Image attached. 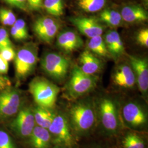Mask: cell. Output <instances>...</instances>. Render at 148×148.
Returning a JSON list of instances; mask_svg holds the SVG:
<instances>
[{"mask_svg":"<svg viewBox=\"0 0 148 148\" xmlns=\"http://www.w3.org/2000/svg\"><path fill=\"white\" fill-rule=\"evenodd\" d=\"M75 136L86 137L97 128L95 103L90 99H78L65 112Z\"/></svg>","mask_w":148,"mask_h":148,"instance_id":"6da1fadb","label":"cell"},{"mask_svg":"<svg viewBox=\"0 0 148 148\" xmlns=\"http://www.w3.org/2000/svg\"><path fill=\"white\" fill-rule=\"evenodd\" d=\"M95 103L97 127L106 137L119 136L123 130L121 118V106L116 99L104 96Z\"/></svg>","mask_w":148,"mask_h":148,"instance_id":"7a4b0ae2","label":"cell"},{"mask_svg":"<svg viewBox=\"0 0 148 148\" xmlns=\"http://www.w3.org/2000/svg\"><path fill=\"white\" fill-rule=\"evenodd\" d=\"M98 82L95 75L84 73L79 65H75L65 86V95L71 101H76L95 89Z\"/></svg>","mask_w":148,"mask_h":148,"instance_id":"3957f363","label":"cell"},{"mask_svg":"<svg viewBox=\"0 0 148 148\" xmlns=\"http://www.w3.org/2000/svg\"><path fill=\"white\" fill-rule=\"evenodd\" d=\"M121 118L123 127L145 132L148 126V114L144 106L137 101H128L121 106Z\"/></svg>","mask_w":148,"mask_h":148,"instance_id":"277c9868","label":"cell"},{"mask_svg":"<svg viewBox=\"0 0 148 148\" xmlns=\"http://www.w3.org/2000/svg\"><path fill=\"white\" fill-rule=\"evenodd\" d=\"M29 90L37 106L54 108L60 88L48 79L37 77L30 82Z\"/></svg>","mask_w":148,"mask_h":148,"instance_id":"5b68a950","label":"cell"},{"mask_svg":"<svg viewBox=\"0 0 148 148\" xmlns=\"http://www.w3.org/2000/svg\"><path fill=\"white\" fill-rule=\"evenodd\" d=\"M48 130L51 134L52 145L76 147L79 139L74 133L65 112H57Z\"/></svg>","mask_w":148,"mask_h":148,"instance_id":"8992f818","label":"cell"},{"mask_svg":"<svg viewBox=\"0 0 148 148\" xmlns=\"http://www.w3.org/2000/svg\"><path fill=\"white\" fill-rule=\"evenodd\" d=\"M38 49L35 45L30 43L21 47L16 53L14 66L16 78L21 80L32 74L38 62Z\"/></svg>","mask_w":148,"mask_h":148,"instance_id":"52a82bcc","label":"cell"},{"mask_svg":"<svg viewBox=\"0 0 148 148\" xmlns=\"http://www.w3.org/2000/svg\"><path fill=\"white\" fill-rule=\"evenodd\" d=\"M41 66L43 71L53 80L62 82L69 71L70 61L65 56L56 52H49L41 59Z\"/></svg>","mask_w":148,"mask_h":148,"instance_id":"ba28073f","label":"cell"},{"mask_svg":"<svg viewBox=\"0 0 148 148\" xmlns=\"http://www.w3.org/2000/svg\"><path fill=\"white\" fill-rule=\"evenodd\" d=\"M36 126L32 108L26 106L18 111L10 127L16 137L27 139Z\"/></svg>","mask_w":148,"mask_h":148,"instance_id":"9c48e42d","label":"cell"},{"mask_svg":"<svg viewBox=\"0 0 148 148\" xmlns=\"http://www.w3.org/2000/svg\"><path fill=\"white\" fill-rule=\"evenodd\" d=\"M21 106V95L18 90L9 87L0 92V119L15 116Z\"/></svg>","mask_w":148,"mask_h":148,"instance_id":"30bf717a","label":"cell"},{"mask_svg":"<svg viewBox=\"0 0 148 148\" xmlns=\"http://www.w3.org/2000/svg\"><path fill=\"white\" fill-rule=\"evenodd\" d=\"M60 25L53 17L43 16L37 18L33 25L37 37L43 42L51 43L57 37Z\"/></svg>","mask_w":148,"mask_h":148,"instance_id":"8fae6325","label":"cell"},{"mask_svg":"<svg viewBox=\"0 0 148 148\" xmlns=\"http://www.w3.org/2000/svg\"><path fill=\"white\" fill-rule=\"evenodd\" d=\"M130 65L136 76V85L141 94L145 97L148 95V63L146 59L128 56Z\"/></svg>","mask_w":148,"mask_h":148,"instance_id":"7c38bea8","label":"cell"},{"mask_svg":"<svg viewBox=\"0 0 148 148\" xmlns=\"http://www.w3.org/2000/svg\"><path fill=\"white\" fill-rule=\"evenodd\" d=\"M70 21L82 34L89 38L102 35L104 30V26L94 17L76 16Z\"/></svg>","mask_w":148,"mask_h":148,"instance_id":"4fadbf2b","label":"cell"},{"mask_svg":"<svg viewBox=\"0 0 148 148\" xmlns=\"http://www.w3.org/2000/svg\"><path fill=\"white\" fill-rule=\"evenodd\" d=\"M111 79L116 87L125 90L132 89L136 85V79L130 65L122 64L113 71Z\"/></svg>","mask_w":148,"mask_h":148,"instance_id":"5bb4252c","label":"cell"},{"mask_svg":"<svg viewBox=\"0 0 148 148\" xmlns=\"http://www.w3.org/2000/svg\"><path fill=\"white\" fill-rule=\"evenodd\" d=\"M57 46L64 53H70L77 51L84 45V41L74 30H64L57 36Z\"/></svg>","mask_w":148,"mask_h":148,"instance_id":"9a60e30c","label":"cell"},{"mask_svg":"<svg viewBox=\"0 0 148 148\" xmlns=\"http://www.w3.org/2000/svg\"><path fill=\"white\" fill-rule=\"evenodd\" d=\"M29 148H51L53 145L48 129L36 126L27 139Z\"/></svg>","mask_w":148,"mask_h":148,"instance_id":"2e32d148","label":"cell"},{"mask_svg":"<svg viewBox=\"0 0 148 148\" xmlns=\"http://www.w3.org/2000/svg\"><path fill=\"white\" fill-rule=\"evenodd\" d=\"M79 63L80 65L79 66L80 69L85 73L91 75H95L102 68L101 60L88 49L80 54Z\"/></svg>","mask_w":148,"mask_h":148,"instance_id":"e0dca14e","label":"cell"},{"mask_svg":"<svg viewBox=\"0 0 148 148\" xmlns=\"http://www.w3.org/2000/svg\"><path fill=\"white\" fill-rule=\"evenodd\" d=\"M143 132L127 129L120 138L121 148H147V140Z\"/></svg>","mask_w":148,"mask_h":148,"instance_id":"ac0fdd59","label":"cell"},{"mask_svg":"<svg viewBox=\"0 0 148 148\" xmlns=\"http://www.w3.org/2000/svg\"><path fill=\"white\" fill-rule=\"evenodd\" d=\"M120 13L123 21L128 23L144 22L148 19L147 12L140 5H125L122 8Z\"/></svg>","mask_w":148,"mask_h":148,"instance_id":"d6986e66","label":"cell"},{"mask_svg":"<svg viewBox=\"0 0 148 148\" xmlns=\"http://www.w3.org/2000/svg\"><path fill=\"white\" fill-rule=\"evenodd\" d=\"M36 125L48 129L51 125L57 112L54 108H47L37 106L32 108Z\"/></svg>","mask_w":148,"mask_h":148,"instance_id":"ffe728a7","label":"cell"},{"mask_svg":"<svg viewBox=\"0 0 148 148\" xmlns=\"http://www.w3.org/2000/svg\"><path fill=\"white\" fill-rule=\"evenodd\" d=\"M88 50L96 56L101 57H108L110 54L106 47L102 35L90 38L87 43Z\"/></svg>","mask_w":148,"mask_h":148,"instance_id":"44dd1931","label":"cell"},{"mask_svg":"<svg viewBox=\"0 0 148 148\" xmlns=\"http://www.w3.org/2000/svg\"><path fill=\"white\" fill-rule=\"evenodd\" d=\"M99 20L112 27H120L122 23L121 13L111 8H106L99 14Z\"/></svg>","mask_w":148,"mask_h":148,"instance_id":"7402d4cb","label":"cell"},{"mask_svg":"<svg viewBox=\"0 0 148 148\" xmlns=\"http://www.w3.org/2000/svg\"><path fill=\"white\" fill-rule=\"evenodd\" d=\"M106 0H77L79 8L87 13H95L101 11L106 5Z\"/></svg>","mask_w":148,"mask_h":148,"instance_id":"603a6c76","label":"cell"},{"mask_svg":"<svg viewBox=\"0 0 148 148\" xmlns=\"http://www.w3.org/2000/svg\"><path fill=\"white\" fill-rule=\"evenodd\" d=\"M43 7L48 13L53 16H63L64 12L63 0H45Z\"/></svg>","mask_w":148,"mask_h":148,"instance_id":"cb8c5ba5","label":"cell"},{"mask_svg":"<svg viewBox=\"0 0 148 148\" xmlns=\"http://www.w3.org/2000/svg\"><path fill=\"white\" fill-rule=\"evenodd\" d=\"M113 41V49L111 56L114 58H118L123 54L125 48L123 43L119 32L116 30H110Z\"/></svg>","mask_w":148,"mask_h":148,"instance_id":"d4e9b609","label":"cell"},{"mask_svg":"<svg viewBox=\"0 0 148 148\" xmlns=\"http://www.w3.org/2000/svg\"><path fill=\"white\" fill-rule=\"evenodd\" d=\"M16 20V15L11 10L3 8L0 9V21L3 25L12 27Z\"/></svg>","mask_w":148,"mask_h":148,"instance_id":"484cf974","label":"cell"},{"mask_svg":"<svg viewBox=\"0 0 148 148\" xmlns=\"http://www.w3.org/2000/svg\"><path fill=\"white\" fill-rule=\"evenodd\" d=\"M0 148H17L11 136L3 130H0Z\"/></svg>","mask_w":148,"mask_h":148,"instance_id":"4316f807","label":"cell"},{"mask_svg":"<svg viewBox=\"0 0 148 148\" xmlns=\"http://www.w3.org/2000/svg\"><path fill=\"white\" fill-rule=\"evenodd\" d=\"M13 25L15 27L19 32V33L20 34L23 40H26L29 37V33L27 31L26 23L23 19H16Z\"/></svg>","mask_w":148,"mask_h":148,"instance_id":"83f0119b","label":"cell"},{"mask_svg":"<svg viewBox=\"0 0 148 148\" xmlns=\"http://www.w3.org/2000/svg\"><path fill=\"white\" fill-rule=\"evenodd\" d=\"M3 1L8 5L23 11H27L29 10L27 0H3Z\"/></svg>","mask_w":148,"mask_h":148,"instance_id":"f1b7e54d","label":"cell"},{"mask_svg":"<svg viewBox=\"0 0 148 148\" xmlns=\"http://www.w3.org/2000/svg\"><path fill=\"white\" fill-rule=\"evenodd\" d=\"M12 46V43L5 29L0 27V50L5 47Z\"/></svg>","mask_w":148,"mask_h":148,"instance_id":"f546056e","label":"cell"},{"mask_svg":"<svg viewBox=\"0 0 148 148\" xmlns=\"http://www.w3.org/2000/svg\"><path fill=\"white\" fill-rule=\"evenodd\" d=\"M16 55V53L12 46L4 48L0 50V56L8 62L14 60Z\"/></svg>","mask_w":148,"mask_h":148,"instance_id":"4dcf8cb0","label":"cell"},{"mask_svg":"<svg viewBox=\"0 0 148 148\" xmlns=\"http://www.w3.org/2000/svg\"><path fill=\"white\" fill-rule=\"evenodd\" d=\"M138 43L142 46L148 47V29L147 28L140 30L137 35Z\"/></svg>","mask_w":148,"mask_h":148,"instance_id":"1f68e13d","label":"cell"},{"mask_svg":"<svg viewBox=\"0 0 148 148\" xmlns=\"http://www.w3.org/2000/svg\"><path fill=\"white\" fill-rule=\"evenodd\" d=\"M43 0H27L28 8L32 11H39L43 7Z\"/></svg>","mask_w":148,"mask_h":148,"instance_id":"d6a6232c","label":"cell"},{"mask_svg":"<svg viewBox=\"0 0 148 148\" xmlns=\"http://www.w3.org/2000/svg\"><path fill=\"white\" fill-rule=\"evenodd\" d=\"M11 85V81L10 79L3 76L2 75H0V92L10 87Z\"/></svg>","mask_w":148,"mask_h":148,"instance_id":"836d02e7","label":"cell"},{"mask_svg":"<svg viewBox=\"0 0 148 148\" xmlns=\"http://www.w3.org/2000/svg\"><path fill=\"white\" fill-rule=\"evenodd\" d=\"M9 69L8 62L0 56V75L7 74Z\"/></svg>","mask_w":148,"mask_h":148,"instance_id":"e575fe53","label":"cell"},{"mask_svg":"<svg viewBox=\"0 0 148 148\" xmlns=\"http://www.w3.org/2000/svg\"><path fill=\"white\" fill-rule=\"evenodd\" d=\"M11 34L12 37L16 41L23 40L20 34L14 25H12L11 27Z\"/></svg>","mask_w":148,"mask_h":148,"instance_id":"d590c367","label":"cell"},{"mask_svg":"<svg viewBox=\"0 0 148 148\" xmlns=\"http://www.w3.org/2000/svg\"><path fill=\"white\" fill-rule=\"evenodd\" d=\"M85 148H112L111 147L107 146L106 145H101V144H92L89 145Z\"/></svg>","mask_w":148,"mask_h":148,"instance_id":"8d00e7d4","label":"cell"},{"mask_svg":"<svg viewBox=\"0 0 148 148\" xmlns=\"http://www.w3.org/2000/svg\"><path fill=\"white\" fill-rule=\"evenodd\" d=\"M51 148H75L69 147V146H66V145H53Z\"/></svg>","mask_w":148,"mask_h":148,"instance_id":"74e56055","label":"cell"},{"mask_svg":"<svg viewBox=\"0 0 148 148\" xmlns=\"http://www.w3.org/2000/svg\"></svg>","mask_w":148,"mask_h":148,"instance_id":"f35d334b","label":"cell"}]
</instances>
